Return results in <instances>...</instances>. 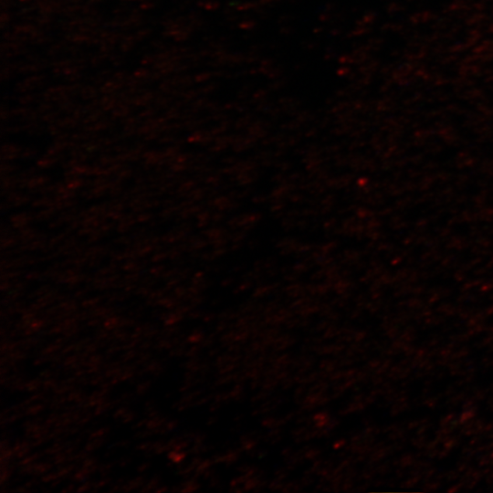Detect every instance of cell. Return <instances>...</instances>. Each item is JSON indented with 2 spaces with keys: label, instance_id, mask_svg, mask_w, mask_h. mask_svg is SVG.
Masks as SVG:
<instances>
[]
</instances>
